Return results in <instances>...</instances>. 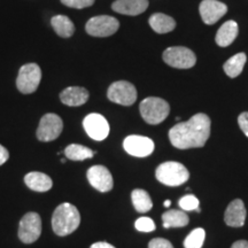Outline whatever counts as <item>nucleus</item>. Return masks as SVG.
Returning <instances> with one entry per match:
<instances>
[{
    "label": "nucleus",
    "mask_w": 248,
    "mask_h": 248,
    "mask_svg": "<svg viewBox=\"0 0 248 248\" xmlns=\"http://www.w3.org/2000/svg\"><path fill=\"white\" fill-rule=\"evenodd\" d=\"M210 119L206 114H197L187 122L178 123L170 129V142L179 150L202 147L210 136Z\"/></svg>",
    "instance_id": "nucleus-1"
},
{
    "label": "nucleus",
    "mask_w": 248,
    "mask_h": 248,
    "mask_svg": "<svg viewBox=\"0 0 248 248\" xmlns=\"http://www.w3.org/2000/svg\"><path fill=\"white\" fill-rule=\"evenodd\" d=\"M80 224L78 209L74 204L63 202L57 207L52 216V228L55 234L64 237L77 230Z\"/></svg>",
    "instance_id": "nucleus-2"
},
{
    "label": "nucleus",
    "mask_w": 248,
    "mask_h": 248,
    "mask_svg": "<svg viewBox=\"0 0 248 248\" xmlns=\"http://www.w3.org/2000/svg\"><path fill=\"white\" fill-rule=\"evenodd\" d=\"M155 176L157 181L167 186H179L190 178L188 170L182 163L173 161L161 163L156 168Z\"/></svg>",
    "instance_id": "nucleus-3"
},
{
    "label": "nucleus",
    "mask_w": 248,
    "mask_h": 248,
    "mask_svg": "<svg viewBox=\"0 0 248 248\" xmlns=\"http://www.w3.org/2000/svg\"><path fill=\"white\" fill-rule=\"evenodd\" d=\"M140 115L148 124L155 125L163 122L169 115L170 107L166 100L156 97H150L144 99L140 102Z\"/></svg>",
    "instance_id": "nucleus-4"
},
{
    "label": "nucleus",
    "mask_w": 248,
    "mask_h": 248,
    "mask_svg": "<svg viewBox=\"0 0 248 248\" xmlns=\"http://www.w3.org/2000/svg\"><path fill=\"white\" fill-rule=\"evenodd\" d=\"M162 58L168 66L177 69H188L197 62L193 51L184 46H172L167 48L163 52Z\"/></svg>",
    "instance_id": "nucleus-5"
},
{
    "label": "nucleus",
    "mask_w": 248,
    "mask_h": 248,
    "mask_svg": "<svg viewBox=\"0 0 248 248\" xmlns=\"http://www.w3.org/2000/svg\"><path fill=\"white\" fill-rule=\"evenodd\" d=\"M40 79H42V70L38 64L27 63L21 67L18 71L16 86L18 91L23 94H30L38 89Z\"/></svg>",
    "instance_id": "nucleus-6"
},
{
    "label": "nucleus",
    "mask_w": 248,
    "mask_h": 248,
    "mask_svg": "<svg viewBox=\"0 0 248 248\" xmlns=\"http://www.w3.org/2000/svg\"><path fill=\"white\" fill-rule=\"evenodd\" d=\"M107 97L111 102L122 105V106H131L137 100V90L130 82L119 80V82H114L108 88Z\"/></svg>",
    "instance_id": "nucleus-7"
},
{
    "label": "nucleus",
    "mask_w": 248,
    "mask_h": 248,
    "mask_svg": "<svg viewBox=\"0 0 248 248\" xmlns=\"http://www.w3.org/2000/svg\"><path fill=\"white\" fill-rule=\"evenodd\" d=\"M120 28L117 18L109 15H99L91 17L85 26L86 32L93 37H109L116 32Z\"/></svg>",
    "instance_id": "nucleus-8"
},
{
    "label": "nucleus",
    "mask_w": 248,
    "mask_h": 248,
    "mask_svg": "<svg viewBox=\"0 0 248 248\" xmlns=\"http://www.w3.org/2000/svg\"><path fill=\"white\" fill-rule=\"evenodd\" d=\"M42 234V218L37 213H28L18 225V238L24 244H32Z\"/></svg>",
    "instance_id": "nucleus-9"
},
{
    "label": "nucleus",
    "mask_w": 248,
    "mask_h": 248,
    "mask_svg": "<svg viewBox=\"0 0 248 248\" xmlns=\"http://www.w3.org/2000/svg\"><path fill=\"white\" fill-rule=\"evenodd\" d=\"M63 130V122L57 114H46L40 120L37 129V138L40 141L55 140Z\"/></svg>",
    "instance_id": "nucleus-10"
},
{
    "label": "nucleus",
    "mask_w": 248,
    "mask_h": 248,
    "mask_svg": "<svg viewBox=\"0 0 248 248\" xmlns=\"http://www.w3.org/2000/svg\"><path fill=\"white\" fill-rule=\"evenodd\" d=\"M83 126L89 137L93 140H105L109 135V124L100 114H89L83 121Z\"/></svg>",
    "instance_id": "nucleus-11"
},
{
    "label": "nucleus",
    "mask_w": 248,
    "mask_h": 248,
    "mask_svg": "<svg viewBox=\"0 0 248 248\" xmlns=\"http://www.w3.org/2000/svg\"><path fill=\"white\" fill-rule=\"evenodd\" d=\"M123 147L126 153L132 156L145 157L153 153L154 142L148 137L132 135L124 139Z\"/></svg>",
    "instance_id": "nucleus-12"
},
{
    "label": "nucleus",
    "mask_w": 248,
    "mask_h": 248,
    "mask_svg": "<svg viewBox=\"0 0 248 248\" xmlns=\"http://www.w3.org/2000/svg\"><path fill=\"white\" fill-rule=\"evenodd\" d=\"M88 181L95 190L102 193L109 192L113 188V176L105 166H93L88 170Z\"/></svg>",
    "instance_id": "nucleus-13"
},
{
    "label": "nucleus",
    "mask_w": 248,
    "mask_h": 248,
    "mask_svg": "<svg viewBox=\"0 0 248 248\" xmlns=\"http://www.w3.org/2000/svg\"><path fill=\"white\" fill-rule=\"evenodd\" d=\"M199 11L203 22L212 26L224 16L228 12V7L225 4L217 0H203L200 4Z\"/></svg>",
    "instance_id": "nucleus-14"
},
{
    "label": "nucleus",
    "mask_w": 248,
    "mask_h": 248,
    "mask_svg": "<svg viewBox=\"0 0 248 248\" xmlns=\"http://www.w3.org/2000/svg\"><path fill=\"white\" fill-rule=\"evenodd\" d=\"M246 208L245 204L240 199L233 200L228 206L224 214V221L226 225L232 226V228H241L244 226L246 221Z\"/></svg>",
    "instance_id": "nucleus-15"
},
{
    "label": "nucleus",
    "mask_w": 248,
    "mask_h": 248,
    "mask_svg": "<svg viewBox=\"0 0 248 248\" xmlns=\"http://www.w3.org/2000/svg\"><path fill=\"white\" fill-rule=\"evenodd\" d=\"M90 93L85 88L80 86H69L60 93L62 104L70 107H78L84 105L89 100Z\"/></svg>",
    "instance_id": "nucleus-16"
},
{
    "label": "nucleus",
    "mask_w": 248,
    "mask_h": 248,
    "mask_svg": "<svg viewBox=\"0 0 248 248\" xmlns=\"http://www.w3.org/2000/svg\"><path fill=\"white\" fill-rule=\"evenodd\" d=\"M148 7V0H116L111 5L114 12L123 15L136 16L144 13Z\"/></svg>",
    "instance_id": "nucleus-17"
},
{
    "label": "nucleus",
    "mask_w": 248,
    "mask_h": 248,
    "mask_svg": "<svg viewBox=\"0 0 248 248\" xmlns=\"http://www.w3.org/2000/svg\"><path fill=\"white\" fill-rule=\"evenodd\" d=\"M24 183L30 190L36 192H46L51 190L52 185H53L51 177H48L46 173L38 171L27 173L26 177H24Z\"/></svg>",
    "instance_id": "nucleus-18"
},
{
    "label": "nucleus",
    "mask_w": 248,
    "mask_h": 248,
    "mask_svg": "<svg viewBox=\"0 0 248 248\" xmlns=\"http://www.w3.org/2000/svg\"><path fill=\"white\" fill-rule=\"evenodd\" d=\"M238 36V24L234 21H226L216 33V43L221 47H226L234 42Z\"/></svg>",
    "instance_id": "nucleus-19"
},
{
    "label": "nucleus",
    "mask_w": 248,
    "mask_h": 248,
    "mask_svg": "<svg viewBox=\"0 0 248 248\" xmlns=\"http://www.w3.org/2000/svg\"><path fill=\"white\" fill-rule=\"evenodd\" d=\"M152 29L157 33H168L176 28V21L169 15L156 13L153 14L148 20Z\"/></svg>",
    "instance_id": "nucleus-20"
},
{
    "label": "nucleus",
    "mask_w": 248,
    "mask_h": 248,
    "mask_svg": "<svg viewBox=\"0 0 248 248\" xmlns=\"http://www.w3.org/2000/svg\"><path fill=\"white\" fill-rule=\"evenodd\" d=\"M51 24L57 35L62 37V38H69L75 32V26H74L73 21L66 15L53 16L51 20Z\"/></svg>",
    "instance_id": "nucleus-21"
},
{
    "label": "nucleus",
    "mask_w": 248,
    "mask_h": 248,
    "mask_svg": "<svg viewBox=\"0 0 248 248\" xmlns=\"http://www.w3.org/2000/svg\"><path fill=\"white\" fill-rule=\"evenodd\" d=\"M163 228H184L188 224V216L184 210H168L162 215Z\"/></svg>",
    "instance_id": "nucleus-22"
},
{
    "label": "nucleus",
    "mask_w": 248,
    "mask_h": 248,
    "mask_svg": "<svg viewBox=\"0 0 248 248\" xmlns=\"http://www.w3.org/2000/svg\"><path fill=\"white\" fill-rule=\"evenodd\" d=\"M246 60H247L246 54L238 53L225 62L224 66H223V69H224L225 74L229 77H231V78H235V77L239 76L240 74L243 73Z\"/></svg>",
    "instance_id": "nucleus-23"
},
{
    "label": "nucleus",
    "mask_w": 248,
    "mask_h": 248,
    "mask_svg": "<svg viewBox=\"0 0 248 248\" xmlns=\"http://www.w3.org/2000/svg\"><path fill=\"white\" fill-rule=\"evenodd\" d=\"M131 199L133 207H135V209L138 213L150 212L152 207H153V202H152L150 194L145 190H141V188H137V190L132 191Z\"/></svg>",
    "instance_id": "nucleus-24"
},
{
    "label": "nucleus",
    "mask_w": 248,
    "mask_h": 248,
    "mask_svg": "<svg viewBox=\"0 0 248 248\" xmlns=\"http://www.w3.org/2000/svg\"><path fill=\"white\" fill-rule=\"evenodd\" d=\"M94 154L95 152L90 150L89 147L78 144H71L69 146H67L66 150H64V155H66L67 159L73 161H83L86 159H92Z\"/></svg>",
    "instance_id": "nucleus-25"
},
{
    "label": "nucleus",
    "mask_w": 248,
    "mask_h": 248,
    "mask_svg": "<svg viewBox=\"0 0 248 248\" xmlns=\"http://www.w3.org/2000/svg\"><path fill=\"white\" fill-rule=\"evenodd\" d=\"M204 237H206V233H204V230L201 228L195 229L191 232L190 234L186 237L184 240V247L185 248H201L204 243Z\"/></svg>",
    "instance_id": "nucleus-26"
},
{
    "label": "nucleus",
    "mask_w": 248,
    "mask_h": 248,
    "mask_svg": "<svg viewBox=\"0 0 248 248\" xmlns=\"http://www.w3.org/2000/svg\"><path fill=\"white\" fill-rule=\"evenodd\" d=\"M199 200H198L197 197H194L193 194H187L185 197H183L181 200H179V207H181L182 210L184 212H190V210H197L198 213L200 212L199 207Z\"/></svg>",
    "instance_id": "nucleus-27"
},
{
    "label": "nucleus",
    "mask_w": 248,
    "mask_h": 248,
    "mask_svg": "<svg viewBox=\"0 0 248 248\" xmlns=\"http://www.w3.org/2000/svg\"><path fill=\"white\" fill-rule=\"evenodd\" d=\"M136 229L140 232H152L155 230V223L150 217H140L135 223Z\"/></svg>",
    "instance_id": "nucleus-28"
},
{
    "label": "nucleus",
    "mask_w": 248,
    "mask_h": 248,
    "mask_svg": "<svg viewBox=\"0 0 248 248\" xmlns=\"http://www.w3.org/2000/svg\"><path fill=\"white\" fill-rule=\"evenodd\" d=\"M95 0H61V2L64 6L70 8H76V9H83L86 7H90L94 4Z\"/></svg>",
    "instance_id": "nucleus-29"
},
{
    "label": "nucleus",
    "mask_w": 248,
    "mask_h": 248,
    "mask_svg": "<svg viewBox=\"0 0 248 248\" xmlns=\"http://www.w3.org/2000/svg\"><path fill=\"white\" fill-rule=\"evenodd\" d=\"M148 248H173V246L169 240L163 239V238H155L150 241Z\"/></svg>",
    "instance_id": "nucleus-30"
},
{
    "label": "nucleus",
    "mask_w": 248,
    "mask_h": 248,
    "mask_svg": "<svg viewBox=\"0 0 248 248\" xmlns=\"http://www.w3.org/2000/svg\"><path fill=\"white\" fill-rule=\"evenodd\" d=\"M238 123H239L240 129L243 130L246 137H248V111L240 114L239 117H238Z\"/></svg>",
    "instance_id": "nucleus-31"
},
{
    "label": "nucleus",
    "mask_w": 248,
    "mask_h": 248,
    "mask_svg": "<svg viewBox=\"0 0 248 248\" xmlns=\"http://www.w3.org/2000/svg\"><path fill=\"white\" fill-rule=\"evenodd\" d=\"M9 159V152L6 148L0 145V166H2L6 161Z\"/></svg>",
    "instance_id": "nucleus-32"
},
{
    "label": "nucleus",
    "mask_w": 248,
    "mask_h": 248,
    "mask_svg": "<svg viewBox=\"0 0 248 248\" xmlns=\"http://www.w3.org/2000/svg\"><path fill=\"white\" fill-rule=\"evenodd\" d=\"M90 248H115L113 245L105 243V241H100V243H94L93 245H91Z\"/></svg>",
    "instance_id": "nucleus-33"
},
{
    "label": "nucleus",
    "mask_w": 248,
    "mask_h": 248,
    "mask_svg": "<svg viewBox=\"0 0 248 248\" xmlns=\"http://www.w3.org/2000/svg\"><path fill=\"white\" fill-rule=\"evenodd\" d=\"M231 248H248V241L247 240H238L232 245Z\"/></svg>",
    "instance_id": "nucleus-34"
},
{
    "label": "nucleus",
    "mask_w": 248,
    "mask_h": 248,
    "mask_svg": "<svg viewBox=\"0 0 248 248\" xmlns=\"http://www.w3.org/2000/svg\"><path fill=\"white\" fill-rule=\"evenodd\" d=\"M164 207H170V204H171V201H170V200H166V201H164Z\"/></svg>",
    "instance_id": "nucleus-35"
},
{
    "label": "nucleus",
    "mask_w": 248,
    "mask_h": 248,
    "mask_svg": "<svg viewBox=\"0 0 248 248\" xmlns=\"http://www.w3.org/2000/svg\"><path fill=\"white\" fill-rule=\"evenodd\" d=\"M61 162L62 163H66L67 162V157H66V159H61Z\"/></svg>",
    "instance_id": "nucleus-36"
}]
</instances>
